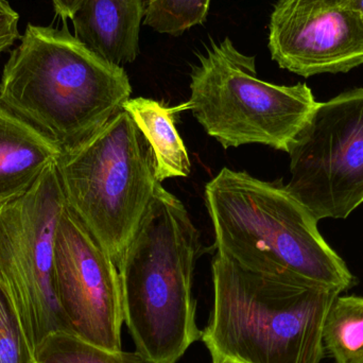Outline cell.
I'll use <instances>...</instances> for the list:
<instances>
[{"instance_id": "6da1fadb", "label": "cell", "mask_w": 363, "mask_h": 363, "mask_svg": "<svg viewBox=\"0 0 363 363\" xmlns=\"http://www.w3.org/2000/svg\"><path fill=\"white\" fill-rule=\"evenodd\" d=\"M123 66L61 29L28 23L0 81V104L67 153L84 144L131 98Z\"/></svg>"}, {"instance_id": "7a4b0ae2", "label": "cell", "mask_w": 363, "mask_h": 363, "mask_svg": "<svg viewBox=\"0 0 363 363\" xmlns=\"http://www.w3.org/2000/svg\"><path fill=\"white\" fill-rule=\"evenodd\" d=\"M213 303L201 340L213 362L320 363L338 289L291 271L259 272L216 253Z\"/></svg>"}, {"instance_id": "3957f363", "label": "cell", "mask_w": 363, "mask_h": 363, "mask_svg": "<svg viewBox=\"0 0 363 363\" xmlns=\"http://www.w3.org/2000/svg\"><path fill=\"white\" fill-rule=\"evenodd\" d=\"M200 233L160 186L118 266L123 323L147 363H177L202 338L192 294Z\"/></svg>"}, {"instance_id": "277c9868", "label": "cell", "mask_w": 363, "mask_h": 363, "mask_svg": "<svg viewBox=\"0 0 363 363\" xmlns=\"http://www.w3.org/2000/svg\"><path fill=\"white\" fill-rule=\"evenodd\" d=\"M217 253L259 272L291 271L347 291L357 285L287 185L223 168L205 186Z\"/></svg>"}, {"instance_id": "5b68a950", "label": "cell", "mask_w": 363, "mask_h": 363, "mask_svg": "<svg viewBox=\"0 0 363 363\" xmlns=\"http://www.w3.org/2000/svg\"><path fill=\"white\" fill-rule=\"evenodd\" d=\"M57 167L66 204L118 268L162 185L148 140L123 108Z\"/></svg>"}, {"instance_id": "8992f818", "label": "cell", "mask_w": 363, "mask_h": 363, "mask_svg": "<svg viewBox=\"0 0 363 363\" xmlns=\"http://www.w3.org/2000/svg\"><path fill=\"white\" fill-rule=\"evenodd\" d=\"M186 106L224 149L260 144L288 152L318 102L304 83L292 86L258 78L255 57L230 38L199 55Z\"/></svg>"}, {"instance_id": "52a82bcc", "label": "cell", "mask_w": 363, "mask_h": 363, "mask_svg": "<svg viewBox=\"0 0 363 363\" xmlns=\"http://www.w3.org/2000/svg\"><path fill=\"white\" fill-rule=\"evenodd\" d=\"M64 205L55 161L29 192L0 208V294L33 356L51 333H72L53 281L55 230Z\"/></svg>"}, {"instance_id": "ba28073f", "label": "cell", "mask_w": 363, "mask_h": 363, "mask_svg": "<svg viewBox=\"0 0 363 363\" xmlns=\"http://www.w3.org/2000/svg\"><path fill=\"white\" fill-rule=\"evenodd\" d=\"M287 153V188L315 219L349 217L363 203V89L317 104Z\"/></svg>"}, {"instance_id": "9c48e42d", "label": "cell", "mask_w": 363, "mask_h": 363, "mask_svg": "<svg viewBox=\"0 0 363 363\" xmlns=\"http://www.w3.org/2000/svg\"><path fill=\"white\" fill-rule=\"evenodd\" d=\"M53 281L72 333L108 351H123L118 268L66 201L55 230Z\"/></svg>"}, {"instance_id": "30bf717a", "label": "cell", "mask_w": 363, "mask_h": 363, "mask_svg": "<svg viewBox=\"0 0 363 363\" xmlns=\"http://www.w3.org/2000/svg\"><path fill=\"white\" fill-rule=\"evenodd\" d=\"M269 50L283 69L309 78L363 64V21L342 0H277Z\"/></svg>"}, {"instance_id": "8fae6325", "label": "cell", "mask_w": 363, "mask_h": 363, "mask_svg": "<svg viewBox=\"0 0 363 363\" xmlns=\"http://www.w3.org/2000/svg\"><path fill=\"white\" fill-rule=\"evenodd\" d=\"M146 2L83 0L70 21L74 36L102 59L123 66L140 53V23Z\"/></svg>"}, {"instance_id": "7c38bea8", "label": "cell", "mask_w": 363, "mask_h": 363, "mask_svg": "<svg viewBox=\"0 0 363 363\" xmlns=\"http://www.w3.org/2000/svg\"><path fill=\"white\" fill-rule=\"evenodd\" d=\"M61 152L0 104V208L33 187Z\"/></svg>"}, {"instance_id": "4fadbf2b", "label": "cell", "mask_w": 363, "mask_h": 363, "mask_svg": "<svg viewBox=\"0 0 363 363\" xmlns=\"http://www.w3.org/2000/svg\"><path fill=\"white\" fill-rule=\"evenodd\" d=\"M123 108L131 115L148 140L157 161L159 181L172 178H187L191 162L185 144L177 129V114L187 110L185 104L167 106L149 98H130Z\"/></svg>"}, {"instance_id": "5bb4252c", "label": "cell", "mask_w": 363, "mask_h": 363, "mask_svg": "<svg viewBox=\"0 0 363 363\" xmlns=\"http://www.w3.org/2000/svg\"><path fill=\"white\" fill-rule=\"evenodd\" d=\"M322 338L335 362L363 363V296H337L326 315Z\"/></svg>"}, {"instance_id": "9a60e30c", "label": "cell", "mask_w": 363, "mask_h": 363, "mask_svg": "<svg viewBox=\"0 0 363 363\" xmlns=\"http://www.w3.org/2000/svg\"><path fill=\"white\" fill-rule=\"evenodd\" d=\"M36 363H147L138 353L112 352L68 332H55L42 341Z\"/></svg>"}, {"instance_id": "2e32d148", "label": "cell", "mask_w": 363, "mask_h": 363, "mask_svg": "<svg viewBox=\"0 0 363 363\" xmlns=\"http://www.w3.org/2000/svg\"><path fill=\"white\" fill-rule=\"evenodd\" d=\"M211 0H147L144 23L159 33L179 36L206 21Z\"/></svg>"}, {"instance_id": "e0dca14e", "label": "cell", "mask_w": 363, "mask_h": 363, "mask_svg": "<svg viewBox=\"0 0 363 363\" xmlns=\"http://www.w3.org/2000/svg\"><path fill=\"white\" fill-rule=\"evenodd\" d=\"M0 363H36L0 294Z\"/></svg>"}, {"instance_id": "ac0fdd59", "label": "cell", "mask_w": 363, "mask_h": 363, "mask_svg": "<svg viewBox=\"0 0 363 363\" xmlns=\"http://www.w3.org/2000/svg\"><path fill=\"white\" fill-rule=\"evenodd\" d=\"M19 15L9 4L0 0V55L10 50L21 38L18 30Z\"/></svg>"}, {"instance_id": "d6986e66", "label": "cell", "mask_w": 363, "mask_h": 363, "mask_svg": "<svg viewBox=\"0 0 363 363\" xmlns=\"http://www.w3.org/2000/svg\"><path fill=\"white\" fill-rule=\"evenodd\" d=\"M82 2L83 0H52L55 13L64 21L72 18Z\"/></svg>"}, {"instance_id": "ffe728a7", "label": "cell", "mask_w": 363, "mask_h": 363, "mask_svg": "<svg viewBox=\"0 0 363 363\" xmlns=\"http://www.w3.org/2000/svg\"><path fill=\"white\" fill-rule=\"evenodd\" d=\"M342 2L347 8L358 13L363 21V0H342Z\"/></svg>"}, {"instance_id": "44dd1931", "label": "cell", "mask_w": 363, "mask_h": 363, "mask_svg": "<svg viewBox=\"0 0 363 363\" xmlns=\"http://www.w3.org/2000/svg\"><path fill=\"white\" fill-rule=\"evenodd\" d=\"M213 363H235V362H228V360H219V362H213Z\"/></svg>"}]
</instances>
